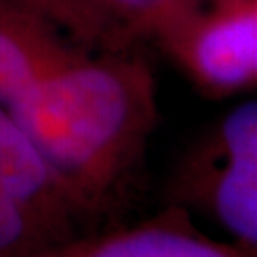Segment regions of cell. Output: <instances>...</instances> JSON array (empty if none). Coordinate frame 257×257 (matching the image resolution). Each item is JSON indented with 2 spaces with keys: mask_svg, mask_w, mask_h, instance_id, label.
<instances>
[{
  "mask_svg": "<svg viewBox=\"0 0 257 257\" xmlns=\"http://www.w3.org/2000/svg\"><path fill=\"white\" fill-rule=\"evenodd\" d=\"M193 0H183V6H181V12H183L185 8H189V4H191Z\"/></svg>",
  "mask_w": 257,
  "mask_h": 257,
  "instance_id": "9c48e42d",
  "label": "cell"
},
{
  "mask_svg": "<svg viewBox=\"0 0 257 257\" xmlns=\"http://www.w3.org/2000/svg\"><path fill=\"white\" fill-rule=\"evenodd\" d=\"M78 46L118 52L143 35H156L183 0H35Z\"/></svg>",
  "mask_w": 257,
  "mask_h": 257,
  "instance_id": "277c9868",
  "label": "cell"
},
{
  "mask_svg": "<svg viewBox=\"0 0 257 257\" xmlns=\"http://www.w3.org/2000/svg\"><path fill=\"white\" fill-rule=\"evenodd\" d=\"M52 177L27 134L0 101V189L25 202L37 196Z\"/></svg>",
  "mask_w": 257,
  "mask_h": 257,
  "instance_id": "8992f818",
  "label": "cell"
},
{
  "mask_svg": "<svg viewBox=\"0 0 257 257\" xmlns=\"http://www.w3.org/2000/svg\"><path fill=\"white\" fill-rule=\"evenodd\" d=\"M253 14V29H255V55H253V90H257V0H249Z\"/></svg>",
  "mask_w": 257,
  "mask_h": 257,
  "instance_id": "ba28073f",
  "label": "cell"
},
{
  "mask_svg": "<svg viewBox=\"0 0 257 257\" xmlns=\"http://www.w3.org/2000/svg\"><path fill=\"white\" fill-rule=\"evenodd\" d=\"M86 257H253L230 240L208 236L187 215L147 225L101 242Z\"/></svg>",
  "mask_w": 257,
  "mask_h": 257,
  "instance_id": "5b68a950",
  "label": "cell"
},
{
  "mask_svg": "<svg viewBox=\"0 0 257 257\" xmlns=\"http://www.w3.org/2000/svg\"><path fill=\"white\" fill-rule=\"evenodd\" d=\"M189 200L229 240L257 257V97L227 110L187 179Z\"/></svg>",
  "mask_w": 257,
  "mask_h": 257,
  "instance_id": "7a4b0ae2",
  "label": "cell"
},
{
  "mask_svg": "<svg viewBox=\"0 0 257 257\" xmlns=\"http://www.w3.org/2000/svg\"><path fill=\"white\" fill-rule=\"evenodd\" d=\"M74 50L35 0H0V101L10 107Z\"/></svg>",
  "mask_w": 257,
  "mask_h": 257,
  "instance_id": "3957f363",
  "label": "cell"
},
{
  "mask_svg": "<svg viewBox=\"0 0 257 257\" xmlns=\"http://www.w3.org/2000/svg\"><path fill=\"white\" fill-rule=\"evenodd\" d=\"M54 175L99 191L126 168L151 120L138 59L76 48L8 107Z\"/></svg>",
  "mask_w": 257,
  "mask_h": 257,
  "instance_id": "6da1fadb",
  "label": "cell"
},
{
  "mask_svg": "<svg viewBox=\"0 0 257 257\" xmlns=\"http://www.w3.org/2000/svg\"><path fill=\"white\" fill-rule=\"evenodd\" d=\"M23 232L19 200L0 189V249L12 246Z\"/></svg>",
  "mask_w": 257,
  "mask_h": 257,
  "instance_id": "52a82bcc",
  "label": "cell"
}]
</instances>
